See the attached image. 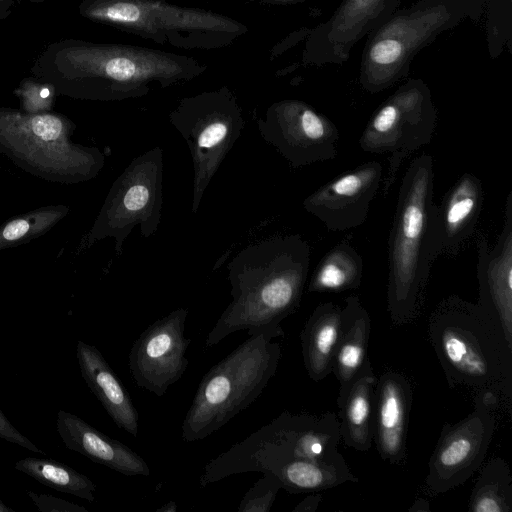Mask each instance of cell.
<instances>
[{"mask_svg": "<svg viewBox=\"0 0 512 512\" xmlns=\"http://www.w3.org/2000/svg\"><path fill=\"white\" fill-rule=\"evenodd\" d=\"M475 9L473 0H419L398 8L367 35L359 69L361 87L379 93L405 78L420 50L475 15Z\"/></svg>", "mask_w": 512, "mask_h": 512, "instance_id": "9c48e42d", "label": "cell"}, {"mask_svg": "<svg viewBox=\"0 0 512 512\" xmlns=\"http://www.w3.org/2000/svg\"><path fill=\"white\" fill-rule=\"evenodd\" d=\"M480 473L470 495L469 512H511L512 476L507 462L493 458L479 468Z\"/></svg>", "mask_w": 512, "mask_h": 512, "instance_id": "83f0119b", "label": "cell"}, {"mask_svg": "<svg viewBox=\"0 0 512 512\" xmlns=\"http://www.w3.org/2000/svg\"><path fill=\"white\" fill-rule=\"evenodd\" d=\"M322 502V496L318 493H313L306 496L300 501L294 508L293 512H315L320 503Z\"/></svg>", "mask_w": 512, "mask_h": 512, "instance_id": "e575fe53", "label": "cell"}, {"mask_svg": "<svg viewBox=\"0 0 512 512\" xmlns=\"http://www.w3.org/2000/svg\"><path fill=\"white\" fill-rule=\"evenodd\" d=\"M163 152L157 147L136 157L112 184L106 199L80 248L114 238L116 252L130 232L140 226L144 237L151 236L161 218L163 204Z\"/></svg>", "mask_w": 512, "mask_h": 512, "instance_id": "8fae6325", "label": "cell"}, {"mask_svg": "<svg viewBox=\"0 0 512 512\" xmlns=\"http://www.w3.org/2000/svg\"><path fill=\"white\" fill-rule=\"evenodd\" d=\"M255 1L265 3V4H271V5H289V4L303 2L305 0H255Z\"/></svg>", "mask_w": 512, "mask_h": 512, "instance_id": "74e56055", "label": "cell"}, {"mask_svg": "<svg viewBox=\"0 0 512 512\" xmlns=\"http://www.w3.org/2000/svg\"><path fill=\"white\" fill-rule=\"evenodd\" d=\"M370 330V315L359 297L356 295L346 297L342 307L341 330L332 368V373L340 385L349 381L368 357Z\"/></svg>", "mask_w": 512, "mask_h": 512, "instance_id": "d4e9b609", "label": "cell"}, {"mask_svg": "<svg viewBox=\"0 0 512 512\" xmlns=\"http://www.w3.org/2000/svg\"><path fill=\"white\" fill-rule=\"evenodd\" d=\"M0 512H14L13 509H11L10 507L6 506L3 501L0 499Z\"/></svg>", "mask_w": 512, "mask_h": 512, "instance_id": "ab89813d", "label": "cell"}, {"mask_svg": "<svg viewBox=\"0 0 512 512\" xmlns=\"http://www.w3.org/2000/svg\"><path fill=\"white\" fill-rule=\"evenodd\" d=\"M78 10L90 21L180 49L223 48L248 32L232 17L166 0H82Z\"/></svg>", "mask_w": 512, "mask_h": 512, "instance_id": "8992f818", "label": "cell"}, {"mask_svg": "<svg viewBox=\"0 0 512 512\" xmlns=\"http://www.w3.org/2000/svg\"><path fill=\"white\" fill-rule=\"evenodd\" d=\"M75 129L76 124L60 113L0 107V153L46 181L86 182L100 173L105 155L96 147L74 143Z\"/></svg>", "mask_w": 512, "mask_h": 512, "instance_id": "52a82bcc", "label": "cell"}, {"mask_svg": "<svg viewBox=\"0 0 512 512\" xmlns=\"http://www.w3.org/2000/svg\"><path fill=\"white\" fill-rule=\"evenodd\" d=\"M76 356L82 378L114 423L137 437L139 414L129 393L102 353L95 346L78 340Z\"/></svg>", "mask_w": 512, "mask_h": 512, "instance_id": "7402d4cb", "label": "cell"}, {"mask_svg": "<svg viewBox=\"0 0 512 512\" xmlns=\"http://www.w3.org/2000/svg\"><path fill=\"white\" fill-rule=\"evenodd\" d=\"M434 161L415 157L397 196L388 245L387 309L396 326L419 314L431 266L442 254L438 205L434 202Z\"/></svg>", "mask_w": 512, "mask_h": 512, "instance_id": "3957f363", "label": "cell"}, {"mask_svg": "<svg viewBox=\"0 0 512 512\" xmlns=\"http://www.w3.org/2000/svg\"><path fill=\"white\" fill-rule=\"evenodd\" d=\"M12 4L13 0H0V20L9 16Z\"/></svg>", "mask_w": 512, "mask_h": 512, "instance_id": "8d00e7d4", "label": "cell"}, {"mask_svg": "<svg viewBox=\"0 0 512 512\" xmlns=\"http://www.w3.org/2000/svg\"><path fill=\"white\" fill-rule=\"evenodd\" d=\"M399 6L400 0H342L327 21L309 32L303 63L322 66L346 62L354 46Z\"/></svg>", "mask_w": 512, "mask_h": 512, "instance_id": "2e32d148", "label": "cell"}, {"mask_svg": "<svg viewBox=\"0 0 512 512\" xmlns=\"http://www.w3.org/2000/svg\"><path fill=\"white\" fill-rule=\"evenodd\" d=\"M15 94L20 99L21 110L27 113L50 111L57 95L51 84L33 76L23 79Z\"/></svg>", "mask_w": 512, "mask_h": 512, "instance_id": "4dcf8cb0", "label": "cell"}, {"mask_svg": "<svg viewBox=\"0 0 512 512\" xmlns=\"http://www.w3.org/2000/svg\"><path fill=\"white\" fill-rule=\"evenodd\" d=\"M30 1H42V0H30Z\"/></svg>", "mask_w": 512, "mask_h": 512, "instance_id": "60d3db41", "label": "cell"}, {"mask_svg": "<svg viewBox=\"0 0 512 512\" xmlns=\"http://www.w3.org/2000/svg\"><path fill=\"white\" fill-rule=\"evenodd\" d=\"M478 304L500 325L512 345V190L504 209V222L492 248L483 233L476 236Z\"/></svg>", "mask_w": 512, "mask_h": 512, "instance_id": "ac0fdd59", "label": "cell"}, {"mask_svg": "<svg viewBox=\"0 0 512 512\" xmlns=\"http://www.w3.org/2000/svg\"><path fill=\"white\" fill-rule=\"evenodd\" d=\"M428 338L450 387L492 391L510 399L512 345L478 304L451 295L428 318Z\"/></svg>", "mask_w": 512, "mask_h": 512, "instance_id": "277c9868", "label": "cell"}, {"mask_svg": "<svg viewBox=\"0 0 512 512\" xmlns=\"http://www.w3.org/2000/svg\"><path fill=\"white\" fill-rule=\"evenodd\" d=\"M0 438L13 444H17L34 453L44 454L30 439L24 436L8 418L3 414L0 409Z\"/></svg>", "mask_w": 512, "mask_h": 512, "instance_id": "836d02e7", "label": "cell"}, {"mask_svg": "<svg viewBox=\"0 0 512 512\" xmlns=\"http://www.w3.org/2000/svg\"><path fill=\"white\" fill-rule=\"evenodd\" d=\"M362 275V257L347 240H342L318 262L307 290L310 293L354 290L360 286Z\"/></svg>", "mask_w": 512, "mask_h": 512, "instance_id": "4316f807", "label": "cell"}, {"mask_svg": "<svg viewBox=\"0 0 512 512\" xmlns=\"http://www.w3.org/2000/svg\"><path fill=\"white\" fill-rule=\"evenodd\" d=\"M409 511H421V512H429V503L422 498L416 499L413 505L409 508Z\"/></svg>", "mask_w": 512, "mask_h": 512, "instance_id": "d590c367", "label": "cell"}, {"mask_svg": "<svg viewBox=\"0 0 512 512\" xmlns=\"http://www.w3.org/2000/svg\"><path fill=\"white\" fill-rule=\"evenodd\" d=\"M69 207L64 204L43 206L17 216L0 225V251L36 239L64 219Z\"/></svg>", "mask_w": 512, "mask_h": 512, "instance_id": "f546056e", "label": "cell"}, {"mask_svg": "<svg viewBox=\"0 0 512 512\" xmlns=\"http://www.w3.org/2000/svg\"><path fill=\"white\" fill-rule=\"evenodd\" d=\"M207 70L193 57L130 44L66 38L49 44L31 68L57 95L120 101L190 81Z\"/></svg>", "mask_w": 512, "mask_h": 512, "instance_id": "6da1fadb", "label": "cell"}, {"mask_svg": "<svg viewBox=\"0 0 512 512\" xmlns=\"http://www.w3.org/2000/svg\"><path fill=\"white\" fill-rule=\"evenodd\" d=\"M375 429L373 441L383 460L403 465L412 389L407 378L387 371L376 382Z\"/></svg>", "mask_w": 512, "mask_h": 512, "instance_id": "d6986e66", "label": "cell"}, {"mask_svg": "<svg viewBox=\"0 0 512 512\" xmlns=\"http://www.w3.org/2000/svg\"><path fill=\"white\" fill-rule=\"evenodd\" d=\"M187 316V309H175L154 321L133 342L128 365L138 387L161 397L182 377L191 343L184 336Z\"/></svg>", "mask_w": 512, "mask_h": 512, "instance_id": "9a60e30c", "label": "cell"}, {"mask_svg": "<svg viewBox=\"0 0 512 512\" xmlns=\"http://www.w3.org/2000/svg\"><path fill=\"white\" fill-rule=\"evenodd\" d=\"M383 167L369 161L319 187L303 201L304 209L328 230L345 231L361 226L382 182Z\"/></svg>", "mask_w": 512, "mask_h": 512, "instance_id": "e0dca14e", "label": "cell"}, {"mask_svg": "<svg viewBox=\"0 0 512 512\" xmlns=\"http://www.w3.org/2000/svg\"><path fill=\"white\" fill-rule=\"evenodd\" d=\"M263 139L298 168L336 158L339 131L308 103L285 99L273 103L258 120Z\"/></svg>", "mask_w": 512, "mask_h": 512, "instance_id": "5bb4252c", "label": "cell"}, {"mask_svg": "<svg viewBox=\"0 0 512 512\" xmlns=\"http://www.w3.org/2000/svg\"><path fill=\"white\" fill-rule=\"evenodd\" d=\"M376 376L367 357L357 373L340 385L337 406L341 440L351 449L368 451L375 429Z\"/></svg>", "mask_w": 512, "mask_h": 512, "instance_id": "44dd1931", "label": "cell"}, {"mask_svg": "<svg viewBox=\"0 0 512 512\" xmlns=\"http://www.w3.org/2000/svg\"><path fill=\"white\" fill-rule=\"evenodd\" d=\"M27 495L41 512H88L83 506L53 495L37 494L33 491H28Z\"/></svg>", "mask_w": 512, "mask_h": 512, "instance_id": "d6a6232c", "label": "cell"}, {"mask_svg": "<svg viewBox=\"0 0 512 512\" xmlns=\"http://www.w3.org/2000/svg\"><path fill=\"white\" fill-rule=\"evenodd\" d=\"M15 469L54 490L89 502L95 500L93 481L66 464L47 458L26 457L15 463Z\"/></svg>", "mask_w": 512, "mask_h": 512, "instance_id": "f1b7e54d", "label": "cell"}, {"mask_svg": "<svg viewBox=\"0 0 512 512\" xmlns=\"http://www.w3.org/2000/svg\"><path fill=\"white\" fill-rule=\"evenodd\" d=\"M169 119L192 157V212L196 213L207 186L244 128L242 109L232 91L223 86L182 98Z\"/></svg>", "mask_w": 512, "mask_h": 512, "instance_id": "30bf717a", "label": "cell"}, {"mask_svg": "<svg viewBox=\"0 0 512 512\" xmlns=\"http://www.w3.org/2000/svg\"><path fill=\"white\" fill-rule=\"evenodd\" d=\"M341 318L342 307L334 302L321 303L313 310L300 333L304 366L315 382L332 373Z\"/></svg>", "mask_w": 512, "mask_h": 512, "instance_id": "cb8c5ba5", "label": "cell"}, {"mask_svg": "<svg viewBox=\"0 0 512 512\" xmlns=\"http://www.w3.org/2000/svg\"><path fill=\"white\" fill-rule=\"evenodd\" d=\"M269 473L277 478L282 489L292 494L316 492L358 481L340 452L321 460H291Z\"/></svg>", "mask_w": 512, "mask_h": 512, "instance_id": "484cf974", "label": "cell"}, {"mask_svg": "<svg viewBox=\"0 0 512 512\" xmlns=\"http://www.w3.org/2000/svg\"><path fill=\"white\" fill-rule=\"evenodd\" d=\"M273 338L270 333L249 335L207 371L183 420V441L207 438L261 395L281 358Z\"/></svg>", "mask_w": 512, "mask_h": 512, "instance_id": "5b68a950", "label": "cell"}, {"mask_svg": "<svg viewBox=\"0 0 512 512\" xmlns=\"http://www.w3.org/2000/svg\"><path fill=\"white\" fill-rule=\"evenodd\" d=\"M56 429L64 445L126 476H148L147 462L134 450L97 430L79 416L59 410Z\"/></svg>", "mask_w": 512, "mask_h": 512, "instance_id": "ffe728a7", "label": "cell"}, {"mask_svg": "<svg viewBox=\"0 0 512 512\" xmlns=\"http://www.w3.org/2000/svg\"><path fill=\"white\" fill-rule=\"evenodd\" d=\"M500 400L492 391H480L471 413L455 424L443 425L425 478L430 493L454 489L479 470L495 433Z\"/></svg>", "mask_w": 512, "mask_h": 512, "instance_id": "4fadbf2b", "label": "cell"}, {"mask_svg": "<svg viewBox=\"0 0 512 512\" xmlns=\"http://www.w3.org/2000/svg\"><path fill=\"white\" fill-rule=\"evenodd\" d=\"M177 505L174 501H169L160 508L156 509V512H176Z\"/></svg>", "mask_w": 512, "mask_h": 512, "instance_id": "f35d334b", "label": "cell"}, {"mask_svg": "<svg viewBox=\"0 0 512 512\" xmlns=\"http://www.w3.org/2000/svg\"><path fill=\"white\" fill-rule=\"evenodd\" d=\"M311 249L298 234L274 236L241 250L228 265L232 300L205 340V348L228 335L270 333L283 337L280 323L296 312L310 266Z\"/></svg>", "mask_w": 512, "mask_h": 512, "instance_id": "7a4b0ae2", "label": "cell"}, {"mask_svg": "<svg viewBox=\"0 0 512 512\" xmlns=\"http://www.w3.org/2000/svg\"><path fill=\"white\" fill-rule=\"evenodd\" d=\"M484 191L473 173H463L443 197L439 210L442 253L456 255L474 234L481 215Z\"/></svg>", "mask_w": 512, "mask_h": 512, "instance_id": "603a6c76", "label": "cell"}, {"mask_svg": "<svg viewBox=\"0 0 512 512\" xmlns=\"http://www.w3.org/2000/svg\"><path fill=\"white\" fill-rule=\"evenodd\" d=\"M437 111L427 84L408 79L374 112L360 138L361 149L369 153H387L388 171L383 193L394 184L403 161L431 142Z\"/></svg>", "mask_w": 512, "mask_h": 512, "instance_id": "7c38bea8", "label": "cell"}, {"mask_svg": "<svg viewBox=\"0 0 512 512\" xmlns=\"http://www.w3.org/2000/svg\"><path fill=\"white\" fill-rule=\"evenodd\" d=\"M282 489L280 482L271 473H264L243 496L237 508L238 512H268L278 491Z\"/></svg>", "mask_w": 512, "mask_h": 512, "instance_id": "1f68e13d", "label": "cell"}, {"mask_svg": "<svg viewBox=\"0 0 512 512\" xmlns=\"http://www.w3.org/2000/svg\"><path fill=\"white\" fill-rule=\"evenodd\" d=\"M340 422L333 412L320 415L283 411L244 440L209 461L199 478L201 487L246 472L269 473L291 460L336 456Z\"/></svg>", "mask_w": 512, "mask_h": 512, "instance_id": "ba28073f", "label": "cell"}]
</instances>
